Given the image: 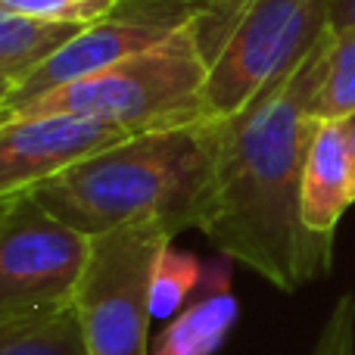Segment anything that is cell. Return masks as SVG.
I'll return each mask as SVG.
<instances>
[{
    "label": "cell",
    "instance_id": "6da1fadb",
    "mask_svg": "<svg viewBox=\"0 0 355 355\" xmlns=\"http://www.w3.org/2000/svg\"><path fill=\"white\" fill-rule=\"evenodd\" d=\"M327 53L321 37L243 112L218 122L206 240L293 293L331 268V243L302 225V168L315 131L312 97Z\"/></svg>",
    "mask_w": 355,
    "mask_h": 355
},
{
    "label": "cell",
    "instance_id": "7a4b0ae2",
    "mask_svg": "<svg viewBox=\"0 0 355 355\" xmlns=\"http://www.w3.org/2000/svg\"><path fill=\"white\" fill-rule=\"evenodd\" d=\"M218 122L135 135L31 190L69 227L97 237L128 225L202 231L212 209Z\"/></svg>",
    "mask_w": 355,
    "mask_h": 355
},
{
    "label": "cell",
    "instance_id": "3957f363",
    "mask_svg": "<svg viewBox=\"0 0 355 355\" xmlns=\"http://www.w3.org/2000/svg\"><path fill=\"white\" fill-rule=\"evenodd\" d=\"M200 16L202 12H196L175 35L144 53L0 112V125L69 116L78 122L112 125L128 135H150L212 122L206 110L209 56Z\"/></svg>",
    "mask_w": 355,
    "mask_h": 355
},
{
    "label": "cell",
    "instance_id": "277c9868",
    "mask_svg": "<svg viewBox=\"0 0 355 355\" xmlns=\"http://www.w3.org/2000/svg\"><path fill=\"white\" fill-rule=\"evenodd\" d=\"M331 0H227L202 12L209 56L206 110L212 122L243 112L327 28Z\"/></svg>",
    "mask_w": 355,
    "mask_h": 355
},
{
    "label": "cell",
    "instance_id": "5b68a950",
    "mask_svg": "<svg viewBox=\"0 0 355 355\" xmlns=\"http://www.w3.org/2000/svg\"><path fill=\"white\" fill-rule=\"evenodd\" d=\"M172 240L175 234L159 225L91 237V256L72 293L91 355H150V281Z\"/></svg>",
    "mask_w": 355,
    "mask_h": 355
},
{
    "label": "cell",
    "instance_id": "8992f818",
    "mask_svg": "<svg viewBox=\"0 0 355 355\" xmlns=\"http://www.w3.org/2000/svg\"><path fill=\"white\" fill-rule=\"evenodd\" d=\"M91 256V237L31 193L19 196L0 225V309H28L69 300Z\"/></svg>",
    "mask_w": 355,
    "mask_h": 355
},
{
    "label": "cell",
    "instance_id": "52a82bcc",
    "mask_svg": "<svg viewBox=\"0 0 355 355\" xmlns=\"http://www.w3.org/2000/svg\"><path fill=\"white\" fill-rule=\"evenodd\" d=\"M200 10H190L175 0H122L110 16L85 25L72 41H66L50 60H44L35 72H28L22 81H16L10 91V100L0 112L25 106L44 94L56 91L62 85H72L78 78H87L94 72L116 66L135 53L162 44L168 35H175L187 19H193Z\"/></svg>",
    "mask_w": 355,
    "mask_h": 355
},
{
    "label": "cell",
    "instance_id": "ba28073f",
    "mask_svg": "<svg viewBox=\"0 0 355 355\" xmlns=\"http://www.w3.org/2000/svg\"><path fill=\"white\" fill-rule=\"evenodd\" d=\"M128 131L69 116L0 125V200L25 196L66 168L128 141Z\"/></svg>",
    "mask_w": 355,
    "mask_h": 355
},
{
    "label": "cell",
    "instance_id": "9c48e42d",
    "mask_svg": "<svg viewBox=\"0 0 355 355\" xmlns=\"http://www.w3.org/2000/svg\"><path fill=\"white\" fill-rule=\"evenodd\" d=\"M234 259L215 256L202 262V281L190 302L156 337L150 355H215L237 324V300L231 290Z\"/></svg>",
    "mask_w": 355,
    "mask_h": 355
},
{
    "label": "cell",
    "instance_id": "30bf717a",
    "mask_svg": "<svg viewBox=\"0 0 355 355\" xmlns=\"http://www.w3.org/2000/svg\"><path fill=\"white\" fill-rule=\"evenodd\" d=\"M352 202L355 178L343 122H315L302 168V225L315 237L334 240V231Z\"/></svg>",
    "mask_w": 355,
    "mask_h": 355
},
{
    "label": "cell",
    "instance_id": "8fae6325",
    "mask_svg": "<svg viewBox=\"0 0 355 355\" xmlns=\"http://www.w3.org/2000/svg\"><path fill=\"white\" fill-rule=\"evenodd\" d=\"M0 355H91L75 300L0 309Z\"/></svg>",
    "mask_w": 355,
    "mask_h": 355
},
{
    "label": "cell",
    "instance_id": "7c38bea8",
    "mask_svg": "<svg viewBox=\"0 0 355 355\" xmlns=\"http://www.w3.org/2000/svg\"><path fill=\"white\" fill-rule=\"evenodd\" d=\"M81 28V22H44L0 6V78L22 81Z\"/></svg>",
    "mask_w": 355,
    "mask_h": 355
},
{
    "label": "cell",
    "instance_id": "4fadbf2b",
    "mask_svg": "<svg viewBox=\"0 0 355 355\" xmlns=\"http://www.w3.org/2000/svg\"><path fill=\"white\" fill-rule=\"evenodd\" d=\"M355 112V28L327 25V53L318 91L312 97L315 122H343Z\"/></svg>",
    "mask_w": 355,
    "mask_h": 355
},
{
    "label": "cell",
    "instance_id": "5bb4252c",
    "mask_svg": "<svg viewBox=\"0 0 355 355\" xmlns=\"http://www.w3.org/2000/svg\"><path fill=\"white\" fill-rule=\"evenodd\" d=\"M202 281V262L187 250H178L168 243L153 265L150 281V312L159 321H172L190 302Z\"/></svg>",
    "mask_w": 355,
    "mask_h": 355
},
{
    "label": "cell",
    "instance_id": "9a60e30c",
    "mask_svg": "<svg viewBox=\"0 0 355 355\" xmlns=\"http://www.w3.org/2000/svg\"><path fill=\"white\" fill-rule=\"evenodd\" d=\"M122 0H91V3H75V0H0V6L10 12H22L44 22H81L91 25L97 19L110 16Z\"/></svg>",
    "mask_w": 355,
    "mask_h": 355
},
{
    "label": "cell",
    "instance_id": "2e32d148",
    "mask_svg": "<svg viewBox=\"0 0 355 355\" xmlns=\"http://www.w3.org/2000/svg\"><path fill=\"white\" fill-rule=\"evenodd\" d=\"M315 355H352V302L343 300Z\"/></svg>",
    "mask_w": 355,
    "mask_h": 355
},
{
    "label": "cell",
    "instance_id": "e0dca14e",
    "mask_svg": "<svg viewBox=\"0 0 355 355\" xmlns=\"http://www.w3.org/2000/svg\"><path fill=\"white\" fill-rule=\"evenodd\" d=\"M327 25L331 28H355V0H331Z\"/></svg>",
    "mask_w": 355,
    "mask_h": 355
},
{
    "label": "cell",
    "instance_id": "ac0fdd59",
    "mask_svg": "<svg viewBox=\"0 0 355 355\" xmlns=\"http://www.w3.org/2000/svg\"><path fill=\"white\" fill-rule=\"evenodd\" d=\"M343 131H346V144H349V156H352V178H355V112L349 119H343Z\"/></svg>",
    "mask_w": 355,
    "mask_h": 355
},
{
    "label": "cell",
    "instance_id": "d6986e66",
    "mask_svg": "<svg viewBox=\"0 0 355 355\" xmlns=\"http://www.w3.org/2000/svg\"><path fill=\"white\" fill-rule=\"evenodd\" d=\"M175 3H184V6H190V10L209 12L212 6H221V3H227V0H175Z\"/></svg>",
    "mask_w": 355,
    "mask_h": 355
},
{
    "label": "cell",
    "instance_id": "ffe728a7",
    "mask_svg": "<svg viewBox=\"0 0 355 355\" xmlns=\"http://www.w3.org/2000/svg\"><path fill=\"white\" fill-rule=\"evenodd\" d=\"M10 91H12V81L10 78H0V110H3L6 100H10Z\"/></svg>",
    "mask_w": 355,
    "mask_h": 355
},
{
    "label": "cell",
    "instance_id": "44dd1931",
    "mask_svg": "<svg viewBox=\"0 0 355 355\" xmlns=\"http://www.w3.org/2000/svg\"><path fill=\"white\" fill-rule=\"evenodd\" d=\"M19 202V196H12V200H0V225H3V218L10 215V209Z\"/></svg>",
    "mask_w": 355,
    "mask_h": 355
},
{
    "label": "cell",
    "instance_id": "7402d4cb",
    "mask_svg": "<svg viewBox=\"0 0 355 355\" xmlns=\"http://www.w3.org/2000/svg\"><path fill=\"white\" fill-rule=\"evenodd\" d=\"M75 3H91V0H75Z\"/></svg>",
    "mask_w": 355,
    "mask_h": 355
}]
</instances>
